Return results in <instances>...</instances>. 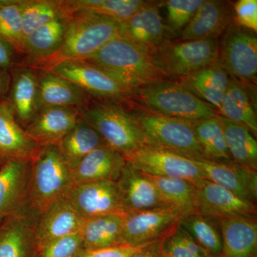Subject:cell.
<instances>
[{
    "label": "cell",
    "mask_w": 257,
    "mask_h": 257,
    "mask_svg": "<svg viewBox=\"0 0 257 257\" xmlns=\"http://www.w3.org/2000/svg\"><path fill=\"white\" fill-rule=\"evenodd\" d=\"M222 239L220 257L256 256L257 223L255 218L233 217L218 220Z\"/></svg>",
    "instance_id": "cell-26"
},
{
    "label": "cell",
    "mask_w": 257,
    "mask_h": 257,
    "mask_svg": "<svg viewBox=\"0 0 257 257\" xmlns=\"http://www.w3.org/2000/svg\"><path fill=\"white\" fill-rule=\"evenodd\" d=\"M119 23L89 11L69 15L68 26L61 46L42 58L20 60L18 64L37 70H49L67 60H86L117 37Z\"/></svg>",
    "instance_id": "cell-1"
},
{
    "label": "cell",
    "mask_w": 257,
    "mask_h": 257,
    "mask_svg": "<svg viewBox=\"0 0 257 257\" xmlns=\"http://www.w3.org/2000/svg\"><path fill=\"white\" fill-rule=\"evenodd\" d=\"M38 71V109L64 106L79 109L92 100L87 93L69 79L50 70Z\"/></svg>",
    "instance_id": "cell-25"
},
{
    "label": "cell",
    "mask_w": 257,
    "mask_h": 257,
    "mask_svg": "<svg viewBox=\"0 0 257 257\" xmlns=\"http://www.w3.org/2000/svg\"><path fill=\"white\" fill-rule=\"evenodd\" d=\"M24 37L52 20L69 15L65 0H20Z\"/></svg>",
    "instance_id": "cell-37"
},
{
    "label": "cell",
    "mask_w": 257,
    "mask_h": 257,
    "mask_svg": "<svg viewBox=\"0 0 257 257\" xmlns=\"http://www.w3.org/2000/svg\"><path fill=\"white\" fill-rule=\"evenodd\" d=\"M193 128L203 157L213 162H230L224 130L217 115L193 122Z\"/></svg>",
    "instance_id": "cell-34"
},
{
    "label": "cell",
    "mask_w": 257,
    "mask_h": 257,
    "mask_svg": "<svg viewBox=\"0 0 257 257\" xmlns=\"http://www.w3.org/2000/svg\"><path fill=\"white\" fill-rule=\"evenodd\" d=\"M143 245L137 246L117 245L109 247L85 250L79 257H130L143 247Z\"/></svg>",
    "instance_id": "cell-43"
},
{
    "label": "cell",
    "mask_w": 257,
    "mask_h": 257,
    "mask_svg": "<svg viewBox=\"0 0 257 257\" xmlns=\"http://www.w3.org/2000/svg\"><path fill=\"white\" fill-rule=\"evenodd\" d=\"M182 217L178 209L170 206L126 213L121 244L137 246L162 239Z\"/></svg>",
    "instance_id": "cell-10"
},
{
    "label": "cell",
    "mask_w": 257,
    "mask_h": 257,
    "mask_svg": "<svg viewBox=\"0 0 257 257\" xmlns=\"http://www.w3.org/2000/svg\"><path fill=\"white\" fill-rule=\"evenodd\" d=\"M66 197L84 219L109 214H125L116 182L74 185Z\"/></svg>",
    "instance_id": "cell-14"
},
{
    "label": "cell",
    "mask_w": 257,
    "mask_h": 257,
    "mask_svg": "<svg viewBox=\"0 0 257 257\" xmlns=\"http://www.w3.org/2000/svg\"><path fill=\"white\" fill-rule=\"evenodd\" d=\"M231 161L250 170H257V142L246 126L219 116Z\"/></svg>",
    "instance_id": "cell-32"
},
{
    "label": "cell",
    "mask_w": 257,
    "mask_h": 257,
    "mask_svg": "<svg viewBox=\"0 0 257 257\" xmlns=\"http://www.w3.org/2000/svg\"><path fill=\"white\" fill-rule=\"evenodd\" d=\"M86 60L135 92L152 82L168 79L157 67L151 54L118 37Z\"/></svg>",
    "instance_id": "cell-3"
},
{
    "label": "cell",
    "mask_w": 257,
    "mask_h": 257,
    "mask_svg": "<svg viewBox=\"0 0 257 257\" xmlns=\"http://www.w3.org/2000/svg\"><path fill=\"white\" fill-rule=\"evenodd\" d=\"M196 209L202 215L219 219L255 218V203L245 200L228 189L206 179L196 184Z\"/></svg>",
    "instance_id": "cell-13"
},
{
    "label": "cell",
    "mask_w": 257,
    "mask_h": 257,
    "mask_svg": "<svg viewBox=\"0 0 257 257\" xmlns=\"http://www.w3.org/2000/svg\"><path fill=\"white\" fill-rule=\"evenodd\" d=\"M49 70L77 84L95 100L125 102L132 100L136 92L86 60L64 61Z\"/></svg>",
    "instance_id": "cell-9"
},
{
    "label": "cell",
    "mask_w": 257,
    "mask_h": 257,
    "mask_svg": "<svg viewBox=\"0 0 257 257\" xmlns=\"http://www.w3.org/2000/svg\"><path fill=\"white\" fill-rule=\"evenodd\" d=\"M18 55L20 54L14 46L0 37V68L10 72L18 63Z\"/></svg>",
    "instance_id": "cell-44"
},
{
    "label": "cell",
    "mask_w": 257,
    "mask_h": 257,
    "mask_svg": "<svg viewBox=\"0 0 257 257\" xmlns=\"http://www.w3.org/2000/svg\"><path fill=\"white\" fill-rule=\"evenodd\" d=\"M161 239L143 245L130 257H166L162 251Z\"/></svg>",
    "instance_id": "cell-45"
},
{
    "label": "cell",
    "mask_w": 257,
    "mask_h": 257,
    "mask_svg": "<svg viewBox=\"0 0 257 257\" xmlns=\"http://www.w3.org/2000/svg\"><path fill=\"white\" fill-rule=\"evenodd\" d=\"M176 228V227H175ZM175 229L161 239L162 251L166 257H202L198 256L183 244L175 234Z\"/></svg>",
    "instance_id": "cell-42"
},
{
    "label": "cell",
    "mask_w": 257,
    "mask_h": 257,
    "mask_svg": "<svg viewBox=\"0 0 257 257\" xmlns=\"http://www.w3.org/2000/svg\"><path fill=\"white\" fill-rule=\"evenodd\" d=\"M31 162L13 161L0 167V223L30 206Z\"/></svg>",
    "instance_id": "cell-18"
},
{
    "label": "cell",
    "mask_w": 257,
    "mask_h": 257,
    "mask_svg": "<svg viewBox=\"0 0 257 257\" xmlns=\"http://www.w3.org/2000/svg\"><path fill=\"white\" fill-rule=\"evenodd\" d=\"M179 225L185 229L210 257H220L222 239L217 219L193 213L184 216Z\"/></svg>",
    "instance_id": "cell-35"
},
{
    "label": "cell",
    "mask_w": 257,
    "mask_h": 257,
    "mask_svg": "<svg viewBox=\"0 0 257 257\" xmlns=\"http://www.w3.org/2000/svg\"><path fill=\"white\" fill-rule=\"evenodd\" d=\"M204 179L214 182L245 200L254 203L257 198L256 171L230 162H213L206 159L193 160Z\"/></svg>",
    "instance_id": "cell-16"
},
{
    "label": "cell",
    "mask_w": 257,
    "mask_h": 257,
    "mask_svg": "<svg viewBox=\"0 0 257 257\" xmlns=\"http://www.w3.org/2000/svg\"><path fill=\"white\" fill-rule=\"evenodd\" d=\"M85 248L80 232L53 240L38 248L36 257H79Z\"/></svg>",
    "instance_id": "cell-40"
},
{
    "label": "cell",
    "mask_w": 257,
    "mask_h": 257,
    "mask_svg": "<svg viewBox=\"0 0 257 257\" xmlns=\"http://www.w3.org/2000/svg\"><path fill=\"white\" fill-rule=\"evenodd\" d=\"M84 221L67 197L61 198L38 214L35 224L38 248L53 240L80 232Z\"/></svg>",
    "instance_id": "cell-19"
},
{
    "label": "cell",
    "mask_w": 257,
    "mask_h": 257,
    "mask_svg": "<svg viewBox=\"0 0 257 257\" xmlns=\"http://www.w3.org/2000/svg\"><path fill=\"white\" fill-rule=\"evenodd\" d=\"M106 145L95 128L82 119L59 143L61 154L71 170H73L90 152Z\"/></svg>",
    "instance_id": "cell-30"
},
{
    "label": "cell",
    "mask_w": 257,
    "mask_h": 257,
    "mask_svg": "<svg viewBox=\"0 0 257 257\" xmlns=\"http://www.w3.org/2000/svg\"><path fill=\"white\" fill-rule=\"evenodd\" d=\"M10 85L6 100L22 127L25 128L38 112V71L15 64L10 71Z\"/></svg>",
    "instance_id": "cell-17"
},
{
    "label": "cell",
    "mask_w": 257,
    "mask_h": 257,
    "mask_svg": "<svg viewBox=\"0 0 257 257\" xmlns=\"http://www.w3.org/2000/svg\"><path fill=\"white\" fill-rule=\"evenodd\" d=\"M69 15L56 18L25 37L23 50L25 58H42L55 52L63 42Z\"/></svg>",
    "instance_id": "cell-31"
},
{
    "label": "cell",
    "mask_w": 257,
    "mask_h": 257,
    "mask_svg": "<svg viewBox=\"0 0 257 257\" xmlns=\"http://www.w3.org/2000/svg\"><path fill=\"white\" fill-rule=\"evenodd\" d=\"M232 20L233 15L227 2L204 0L179 35V41L218 39Z\"/></svg>",
    "instance_id": "cell-24"
},
{
    "label": "cell",
    "mask_w": 257,
    "mask_h": 257,
    "mask_svg": "<svg viewBox=\"0 0 257 257\" xmlns=\"http://www.w3.org/2000/svg\"><path fill=\"white\" fill-rule=\"evenodd\" d=\"M20 0H0V37L23 55L24 37L20 9Z\"/></svg>",
    "instance_id": "cell-38"
},
{
    "label": "cell",
    "mask_w": 257,
    "mask_h": 257,
    "mask_svg": "<svg viewBox=\"0 0 257 257\" xmlns=\"http://www.w3.org/2000/svg\"><path fill=\"white\" fill-rule=\"evenodd\" d=\"M204 0H167L165 25L168 38L179 36Z\"/></svg>",
    "instance_id": "cell-39"
},
{
    "label": "cell",
    "mask_w": 257,
    "mask_h": 257,
    "mask_svg": "<svg viewBox=\"0 0 257 257\" xmlns=\"http://www.w3.org/2000/svg\"><path fill=\"white\" fill-rule=\"evenodd\" d=\"M229 75L216 61L177 81L217 111L229 84Z\"/></svg>",
    "instance_id": "cell-27"
},
{
    "label": "cell",
    "mask_w": 257,
    "mask_h": 257,
    "mask_svg": "<svg viewBox=\"0 0 257 257\" xmlns=\"http://www.w3.org/2000/svg\"><path fill=\"white\" fill-rule=\"evenodd\" d=\"M133 99L161 114L192 122L217 115L213 106L201 100L177 81L170 79L140 88Z\"/></svg>",
    "instance_id": "cell-5"
},
{
    "label": "cell",
    "mask_w": 257,
    "mask_h": 257,
    "mask_svg": "<svg viewBox=\"0 0 257 257\" xmlns=\"http://www.w3.org/2000/svg\"><path fill=\"white\" fill-rule=\"evenodd\" d=\"M40 150L18 124L8 101H0V167L13 161L32 162Z\"/></svg>",
    "instance_id": "cell-21"
},
{
    "label": "cell",
    "mask_w": 257,
    "mask_h": 257,
    "mask_svg": "<svg viewBox=\"0 0 257 257\" xmlns=\"http://www.w3.org/2000/svg\"><path fill=\"white\" fill-rule=\"evenodd\" d=\"M126 164V158L107 145L94 150L72 170V184L116 182Z\"/></svg>",
    "instance_id": "cell-23"
},
{
    "label": "cell",
    "mask_w": 257,
    "mask_h": 257,
    "mask_svg": "<svg viewBox=\"0 0 257 257\" xmlns=\"http://www.w3.org/2000/svg\"><path fill=\"white\" fill-rule=\"evenodd\" d=\"M163 2L151 1L133 16L119 23L117 37L153 55L169 42L160 8Z\"/></svg>",
    "instance_id": "cell-12"
},
{
    "label": "cell",
    "mask_w": 257,
    "mask_h": 257,
    "mask_svg": "<svg viewBox=\"0 0 257 257\" xmlns=\"http://www.w3.org/2000/svg\"><path fill=\"white\" fill-rule=\"evenodd\" d=\"M124 214H104L85 219L80 231L85 250L123 245Z\"/></svg>",
    "instance_id": "cell-29"
},
{
    "label": "cell",
    "mask_w": 257,
    "mask_h": 257,
    "mask_svg": "<svg viewBox=\"0 0 257 257\" xmlns=\"http://www.w3.org/2000/svg\"><path fill=\"white\" fill-rule=\"evenodd\" d=\"M38 213L31 207L0 223V257H36L35 224Z\"/></svg>",
    "instance_id": "cell-15"
},
{
    "label": "cell",
    "mask_w": 257,
    "mask_h": 257,
    "mask_svg": "<svg viewBox=\"0 0 257 257\" xmlns=\"http://www.w3.org/2000/svg\"><path fill=\"white\" fill-rule=\"evenodd\" d=\"M146 145L175 152L193 160L204 159L192 121L161 114L140 104H132Z\"/></svg>",
    "instance_id": "cell-6"
},
{
    "label": "cell",
    "mask_w": 257,
    "mask_h": 257,
    "mask_svg": "<svg viewBox=\"0 0 257 257\" xmlns=\"http://www.w3.org/2000/svg\"><path fill=\"white\" fill-rule=\"evenodd\" d=\"M116 184L125 214L169 206L150 177L134 168L127 162Z\"/></svg>",
    "instance_id": "cell-22"
},
{
    "label": "cell",
    "mask_w": 257,
    "mask_h": 257,
    "mask_svg": "<svg viewBox=\"0 0 257 257\" xmlns=\"http://www.w3.org/2000/svg\"><path fill=\"white\" fill-rule=\"evenodd\" d=\"M148 176L167 205L178 209L183 217L197 213L196 185L193 182L185 179Z\"/></svg>",
    "instance_id": "cell-36"
},
{
    "label": "cell",
    "mask_w": 257,
    "mask_h": 257,
    "mask_svg": "<svg viewBox=\"0 0 257 257\" xmlns=\"http://www.w3.org/2000/svg\"><path fill=\"white\" fill-rule=\"evenodd\" d=\"M10 85L9 71L0 68V101L6 100Z\"/></svg>",
    "instance_id": "cell-46"
},
{
    "label": "cell",
    "mask_w": 257,
    "mask_h": 257,
    "mask_svg": "<svg viewBox=\"0 0 257 257\" xmlns=\"http://www.w3.org/2000/svg\"><path fill=\"white\" fill-rule=\"evenodd\" d=\"M249 89L237 79L229 77L217 114L243 125L256 137V113Z\"/></svg>",
    "instance_id": "cell-28"
},
{
    "label": "cell",
    "mask_w": 257,
    "mask_h": 257,
    "mask_svg": "<svg viewBox=\"0 0 257 257\" xmlns=\"http://www.w3.org/2000/svg\"><path fill=\"white\" fill-rule=\"evenodd\" d=\"M218 62L230 77L252 89L256 84V32L229 24L219 41Z\"/></svg>",
    "instance_id": "cell-8"
},
{
    "label": "cell",
    "mask_w": 257,
    "mask_h": 257,
    "mask_svg": "<svg viewBox=\"0 0 257 257\" xmlns=\"http://www.w3.org/2000/svg\"><path fill=\"white\" fill-rule=\"evenodd\" d=\"M150 2L145 0H65V4L69 15L84 10L121 23L150 4Z\"/></svg>",
    "instance_id": "cell-33"
},
{
    "label": "cell",
    "mask_w": 257,
    "mask_h": 257,
    "mask_svg": "<svg viewBox=\"0 0 257 257\" xmlns=\"http://www.w3.org/2000/svg\"><path fill=\"white\" fill-rule=\"evenodd\" d=\"M219 45V39L168 42L152 57L167 79H181L217 61Z\"/></svg>",
    "instance_id": "cell-7"
},
{
    "label": "cell",
    "mask_w": 257,
    "mask_h": 257,
    "mask_svg": "<svg viewBox=\"0 0 257 257\" xmlns=\"http://www.w3.org/2000/svg\"><path fill=\"white\" fill-rule=\"evenodd\" d=\"M72 184V170L64 160L58 145L41 147L31 162L29 204L41 213L65 197Z\"/></svg>",
    "instance_id": "cell-4"
},
{
    "label": "cell",
    "mask_w": 257,
    "mask_h": 257,
    "mask_svg": "<svg viewBox=\"0 0 257 257\" xmlns=\"http://www.w3.org/2000/svg\"><path fill=\"white\" fill-rule=\"evenodd\" d=\"M126 160L134 168L153 177L185 179L195 185L204 179L192 160L157 147L145 145Z\"/></svg>",
    "instance_id": "cell-11"
},
{
    "label": "cell",
    "mask_w": 257,
    "mask_h": 257,
    "mask_svg": "<svg viewBox=\"0 0 257 257\" xmlns=\"http://www.w3.org/2000/svg\"><path fill=\"white\" fill-rule=\"evenodd\" d=\"M80 120L78 109L75 108L48 106L40 109L25 130L40 147L58 145Z\"/></svg>",
    "instance_id": "cell-20"
},
{
    "label": "cell",
    "mask_w": 257,
    "mask_h": 257,
    "mask_svg": "<svg viewBox=\"0 0 257 257\" xmlns=\"http://www.w3.org/2000/svg\"><path fill=\"white\" fill-rule=\"evenodd\" d=\"M234 22L238 26L257 31L256 0H239L234 5Z\"/></svg>",
    "instance_id": "cell-41"
},
{
    "label": "cell",
    "mask_w": 257,
    "mask_h": 257,
    "mask_svg": "<svg viewBox=\"0 0 257 257\" xmlns=\"http://www.w3.org/2000/svg\"><path fill=\"white\" fill-rule=\"evenodd\" d=\"M126 102L92 99L78 109L81 119L95 128L108 147L126 159L146 145L141 126Z\"/></svg>",
    "instance_id": "cell-2"
},
{
    "label": "cell",
    "mask_w": 257,
    "mask_h": 257,
    "mask_svg": "<svg viewBox=\"0 0 257 257\" xmlns=\"http://www.w3.org/2000/svg\"><path fill=\"white\" fill-rule=\"evenodd\" d=\"M254 257H257V256H254Z\"/></svg>",
    "instance_id": "cell-47"
}]
</instances>
